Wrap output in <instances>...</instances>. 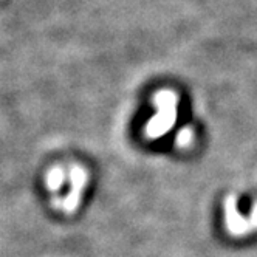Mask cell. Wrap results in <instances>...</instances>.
<instances>
[{
	"mask_svg": "<svg viewBox=\"0 0 257 257\" xmlns=\"http://www.w3.org/2000/svg\"><path fill=\"white\" fill-rule=\"evenodd\" d=\"M177 95L172 91H160L155 98L158 115H155L146 125V135L149 138H160L168 131L177 118Z\"/></svg>",
	"mask_w": 257,
	"mask_h": 257,
	"instance_id": "cell-1",
	"label": "cell"
},
{
	"mask_svg": "<svg viewBox=\"0 0 257 257\" xmlns=\"http://www.w3.org/2000/svg\"><path fill=\"white\" fill-rule=\"evenodd\" d=\"M225 217H226L228 229L232 234H235V235L248 234V232L257 231V205L252 208L251 217L249 218H243L240 214L237 212L235 198H234V195H231L225 201Z\"/></svg>",
	"mask_w": 257,
	"mask_h": 257,
	"instance_id": "cell-2",
	"label": "cell"
},
{
	"mask_svg": "<svg viewBox=\"0 0 257 257\" xmlns=\"http://www.w3.org/2000/svg\"><path fill=\"white\" fill-rule=\"evenodd\" d=\"M70 183H71V189L65 197V200L62 201V208L67 214L75 212L81 203V197L87 185V172L82 168L75 166L70 172Z\"/></svg>",
	"mask_w": 257,
	"mask_h": 257,
	"instance_id": "cell-3",
	"label": "cell"
},
{
	"mask_svg": "<svg viewBox=\"0 0 257 257\" xmlns=\"http://www.w3.org/2000/svg\"><path fill=\"white\" fill-rule=\"evenodd\" d=\"M65 180V175H64V171L62 169H53L48 175V188L51 191H58L61 188V185Z\"/></svg>",
	"mask_w": 257,
	"mask_h": 257,
	"instance_id": "cell-4",
	"label": "cell"
},
{
	"mask_svg": "<svg viewBox=\"0 0 257 257\" xmlns=\"http://www.w3.org/2000/svg\"><path fill=\"white\" fill-rule=\"evenodd\" d=\"M192 140V132L189 131V128H185L180 135H178V143L180 144H186V143H191Z\"/></svg>",
	"mask_w": 257,
	"mask_h": 257,
	"instance_id": "cell-5",
	"label": "cell"
}]
</instances>
